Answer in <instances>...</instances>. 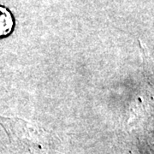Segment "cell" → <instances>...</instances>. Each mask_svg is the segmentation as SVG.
<instances>
[{"instance_id":"1","label":"cell","mask_w":154,"mask_h":154,"mask_svg":"<svg viewBox=\"0 0 154 154\" xmlns=\"http://www.w3.org/2000/svg\"><path fill=\"white\" fill-rule=\"evenodd\" d=\"M15 27V19L9 9L0 5V39L11 34Z\"/></svg>"}]
</instances>
